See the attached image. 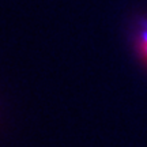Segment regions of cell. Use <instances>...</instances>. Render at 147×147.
<instances>
[{
	"instance_id": "obj_1",
	"label": "cell",
	"mask_w": 147,
	"mask_h": 147,
	"mask_svg": "<svg viewBox=\"0 0 147 147\" xmlns=\"http://www.w3.org/2000/svg\"><path fill=\"white\" fill-rule=\"evenodd\" d=\"M136 48L140 57L147 63V19L143 18L139 21L136 34Z\"/></svg>"
}]
</instances>
